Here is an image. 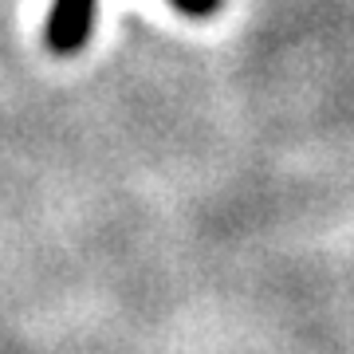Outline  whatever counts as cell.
Here are the masks:
<instances>
[{
    "label": "cell",
    "mask_w": 354,
    "mask_h": 354,
    "mask_svg": "<svg viewBox=\"0 0 354 354\" xmlns=\"http://www.w3.org/2000/svg\"><path fill=\"white\" fill-rule=\"evenodd\" d=\"M169 4L189 20H209L221 12L225 0H169ZM95 8H99V0H51L48 24H44V44L51 55L67 59L87 48L91 32H95Z\"/></svg>",
    "instance_id": "cell-1"
}]
</instances>
